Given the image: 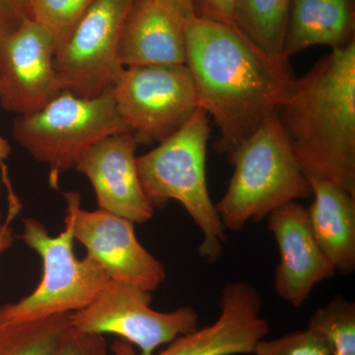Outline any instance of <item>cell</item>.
Segmentation results:
<instances>
[{
    "instance_id": "9c48e42d",
    "label": "cell",
    "mask_w": 355,
    "mask_h": 355,
    "mask_svg": "<svg viewBox=\"0 0 355 355\" xmlns=\"http://www.w3.org/2000/svg\"><path fill=\"white\" fill-rule=\"evenodd\" d=\"M153 293L137 287L110 282L91 304L70 314L72 328L98 335H116L153 355L161 345L198 328V314L190 306L172 312L150 308Z\"/></svg>"
},
{
    "instance_id": "ffe728a7",
    "label": "cell",
    "mask_w": 355,
    "mask_h": 355,
    "mask_svg": "<svg viewBox=\"0 0 355 355\" xmlns=\"http://www.w3.org/2000/svg\"><path fill=\"white\" fill-rule=\"evenodd\" d=\"M307 330L323 340L331 355H355V303L336 296L315 311Z\"/></svg>"
},
{
    "instance_id": "5b68a950",
    "label": "cell",
    "mask_w": 355,
    "mask_h": 355,
    "mask_svg": "<svg viewBox=\"0 0 355 355\" xmlns=\"http://www.w3.org/2000/svg\"><path fill=\"white\" fill-rule=\"evenodd\" d=\"M130 132L121 120L113 88L93 98L62 91L37 113L18 116L14 139L35 160L48 166L49 184L60 190V178L76 169L79 159L100 140Z\"/></svg>"
},
{
    "instance_id": "7c38bea8",
    "label": "cell",
    "mask_w": 355,
    "mask_h": 355,
    "mask_svg": "<svg viewBox=\"0 0 355 355\" xmlns=\"http://www.w3.org/2000/svg\"><path fill=\"white\" fill-rule=\"evenodd\" d=\"M270 333V324L261 316V296L251 284L229 282L221 294L220 314L202 329L180 336L167 349L153 355L254 354L258 343ZM111 355H139L123 340L110 347Z\"/></svg>"
},
{
    "instance_id": "d6986e66",
    "label": "cell",
    "mask_w": 355,
    "mask_h": 355,
    "mask_svg": "<svg viewBox=\"0 0 355 355\" xmlns=\"http://www.w3.org/2000/svg\"><path fill=\"white\" fill-rule=\"evenodd\" d=\"M70 327V314L0 324V355H55Z\"/></svg>"
},
{
    "instance_id": "484cf974",
    "label": "cell",
    "mask_w": 355,
    "mask_h": 355,
    "mask_svg": "<svg viewBox=\"0 0 355 355\" xmlns=\"http://www.w3.org/2000/svg\"><path fill=\"white\" fill-rule=\"evenodd\" d=\"M11 155V146L1 135H0V173H1L2 184L4 187V191H6L7 202H8V211L6 214V220L11 223L16 216L19 214L22 209V203L17 193L14 191L12 183H11L10 175H9L8 166L6 161Z\"/></svg>"
},
{
    "instance_id": "ba28073f",
    "label": "cell",
    "mask_w": 355,
    "mask_h": 355,
    "mask_svg": "<svg viewBox=\"0 0 355 355\" xmlns=\"http://www.w3.org/2000/svg\"><path fill=\"white\" fill-rule=\"evenodd\" d=\"M137 0H95L55 51V69L62 90L93 98L114 88L125 67L118 49Z\"/></svg>"
},
{
    "instance_id": "83f0119b",
    "label": "cell",
    "mask_w": 355,
    "mask_h": 355,
    "mask_svg": "<svg viewBox=\"0 0 355 355\" xmlns=\"http://www.w3.org/2000/svg\"><path fill=\"white\" fill-rule=\"evenodd\" d=\"M4 187L0 181V256L12 246L14 236L13 229L10 224L7 223L1 209V200L3 197Z\"/></svg>"
},
{
    "instance_id": "7402d4cb",
    "label": "cell",
    "mask_w": 355,
    "mask_h": 355,
    "mask_svg": "<svg viewBox=\"0 0 355 355\" xmlns=\"http://www.w3.org/2000/svg\"><path fill=\"white\" fill-rule=\"evenodd\" d=\"M254 355H331L323 340L309 330L292 333L266 340L257 345Z\"/></svg>"
},
{
    "instance_id": "603a6c76",
    "label": "cell",
    "mask_w": 355,
    "mask_h": 355,
    "mask_svg": "<svg viewBox=\"0 0 355 355\" xmlns=\"http://www.w3.org/2000/svg\"><path fill=\"white\" fill-rule=\"evenodd\" d=\"M55 355H111L105 336L70 327Z\"/></svg>"
},
{
    "instance_id": "2e32d148",
    "label": "cell",
    "mask_w": 355,
    "mask_h": 355,
    "mask_svg": "<svg viewBox=\"0 0 355 355\" xmlns=\"http://www.w3.org/2000/svg\"><path fill=\"white\" fill-rule=\"evenodd\" d=\"M312 205L307 209L311 230L336 272L355 270V197L329 180L309 178Z\"/></svg>"
},
{
    "instance_id": "7a4b0ae2",
    "label": "cell",
    "mask_w": 355,
    "mask_h": 355,
    "mask_svg": "<svg viewBox=\"0 0 355 355\" xmlns=\"http://www.w3.org/2000/svg\"><path fill=\"white\" fill-rule=\"evenodd\" d=\"M307 179L329 180L355 197V40L297 78L279 111Z\"/></svg>"
},
{
    "instance_id": "8fae6325",
    "label": "cell",
    "mask_w": 355,
    "mask_h": 355,
    "mask_svg": "<svg viewBox=\"0 0 355 355\" xmlns=\"http://www.w3.org/2000/svg\"><path fill=\"white\" fill-rule=\"evenodd\" d=\"M55 40L37 21L29 20L0 39V107L28 116L62 92L55 69Z\"/></svg>"
},
{
    "instance_id": "3957f363",
    "label": "cell",
    "mask_w": 355,
    "mask_h": 355,
    "mask_svg": "<svg viewBox=\"0 0 355 355\" xmlns=\"http://www.w3.org/2000/svg\"><path fill=\"white\" fill-rule=\"evenodd\" d=\"M209 116L200 107L178 132L137 158L147 198L155 207L169 200L181 203L202 234L198 253L210 263L223 254L226 229L212 202L205 172Z\"/></svg>"
},
{
    "instance_id": "4fadbf2b",
    "label": "cell",
    "mask_w": 355,
    "mask_h": 355,
    "mask_svg": "<svg viewBox=\"0 0 355 355\" xmlns=\"http://www.w3.org/2000/svg\"><path fill=\"white\" fill-rule=\"evenodd\" d=\"M137 146L130 132L110 135L83 154L76 170L92 184L100 209L144 223L153 218L154 207L140 183Z\"/></svg>"
},
{
    "instance_id": "277c9868",
    "label": "cell",
    "mask_w": 355,
    "mask_h": 355,
    "mask_svg": "<svg viewBox=\"0 0 355 355\" xmlns=\"http://www.w3.org/2000/svg\"><path fill=\"white\" fill-rule=\"evenodd\" d=\"M227 191L216 207L224 228L241 231L287 202L312 197L279 113L266 119L235 151Z\"/></svg>"
},
{
    "instance_id": "d4e9b609",
    "label": "cell",
    "mask_w": 355,
    "mask_h": 355,
    "mask_svg": "<svg viewBox=\"0 0 355 355\" xmlns=\"http://www.w3.org/2000/svg\"><path fill=\"white\" fill-rule=\"evenodd\" d=\"M236 0H193L196 17L234 25Z\"/></svg>"
},
{
    "instance_id": "9a60e30c",
    "label": "cell",
    "mask_w": 355,
    "mask_h": 355,
    "mask_svg": "<svg viewBox=\"0 0 355 355\" xmlns=\"http://www.w3.org/2000/svg\"><path fill=\"white\" fill-rule=\"evenodd\" d=\"M184 27L153 0H137L119 44L121 67L186 64Z\"/></svg>"
},
{
    "instance_id": "e0dca14e",
    "label": "cell",
    "mask_w": 355,
    "mask_h": 355,
    "mask_svg": "<svg viewBox=\"0 0 355 355\" xmlns=\"http://www.w3.org/2000/svg\"><path fill=\"white\" fill-rule=\"evenodd\" d=\"M354 34L352 0H291L284 55L291 58L318 44L340 48Z\"/></svg>"
},
{
    "instance_id": "4316f807",
    "label": "cell",
    "mask_w": 355,
    "mask_h": 355,
    "mask_svg": "<svg viewBox=\"0 0 355 355\" xmlns=\"http://www.w3.org/2000/svg\"><path fill=\"white\" fill-rule=\"evenodd\" d=\"M156 6L184 26L196 17L193 0H153Z\"/></svg>"
},
{
    "instance_id": "6da1fadb",
    "label": "cell",
    "mask_w": 355,
    "mask_h": 355,
    "mask_svg": "<svg viewBox=\"0 0 355 355\" xmlns=\"http://www.w3.org/2000/svg\"><path fill=\"white\" fill-rule=\"evenodd\" d=\"M186 65L198 107L220 130L228 160L291 99L297 78L289 58L261 50L237 27L195 17L184 27Z\"/></svg>"
},
{
    "instance_id": "44dd1931",
    "label": "cell",
    "mask_w": 355,
    "mask_h": 355,
    "mask_svg": "<svg viewBox=\"0 0 355 355\" xmlns=\"http://www.w3.org/2000/svg\"><path fill=\"white\" fill-rule=\"evenodd\" d=\"M95 0H30L33 19L55 40L57 50Z\"/></svg>"
},
{
    "instance_id": "52a82bcc",
    "label": "cell",
    "mask_w": 355,
    "mask_h": 355,
    "mask_svg": "<svg viewBox=\"0 0 355 355\" xmlns=\"http://www.w3.org/2000/svg\"><path fill=\"white\" fill-rule=\"evenodd\" d=\"M116 112L137 144H161L178 132L198 108L186 64L123 69L113 88Z\"/></svg>"
},
{
    "instance_id": "30bf717a",
    "label": "cell",
    "mask_w": 355,
    "mask_h": 355,
    "mask_svg": "<svg viewBox=\"0 0 355 355\" xmlns=\"http://www.w3.org/2000/svg\"><path fill=\"white\" fill-rule=\"evenodd\" d=\"M64 226L112 282L155 291L165 282V266L140 244L135 223L105 210L81 207L77 191H65Z\"/></svg>"
},
{
    "instance_id": "cb8c5ba5",
    "label": "cell",
    "mask_w": 355,
    "mask_h": 355,
    "mask_svg": "<svg viewBox=\"0 0 355 355\" xmlns=\"http://www.w3.org/2000/svg\"><path fill=\"white\" fill-rule=\"evenodd\" d=\"M33 20L30 0H0V39Z\"/></svg>"
},
{
    "instance_id": "ac0fdd59",
    "label": "cell",
    "mask_w": 355,
    "mask_h": 355,
    "mask_svg": "<svg viewBox=\"0 0 355 355\" xmlns=\"http://www.w3.org/2000/svg\"><path fill=\"white\" fill-rule=\"evenodd\" d=\"M291 6V0H236L235 27L261 50L284 55Z\"/></svg>"
},
{
    "instance_id": "5bb4252c",
    "label": "cell",
    "mask_w": 355,
    "mask_h": 355,
    "mask_svg": "<svg viewBox=\"0 0 355 355\" xmlns=\"http://www.w3.org/2000/svg\"><path fill=\"white\" fill-rule=\"evenodd\" d=\"M268 221L279 250L275 292L293 307H301L319 282L335 277L336 270L318 245L302 205L287 202L270 212Z\"/></svg>"
},
{
    "instance_id": "8992f818",
    "label": "cell",
    "mask_w": 355,
    "mask_h": 355,
    "mask_svg": "<svg viewBox=\"0 0 355 355\" xmlns=\"http://www.w3.org/2000/svg\"><path fill=\"white\" fill-rule=\"evenodd\" d=\"M20 239L36 252L43 263L38 286L16 303L0 306V324L37 321L57 315L71 314L87 307L111 279L97 261L74 252L71 231L51 235L37 219H22Z\"/></svg>"
}]
</instances>
